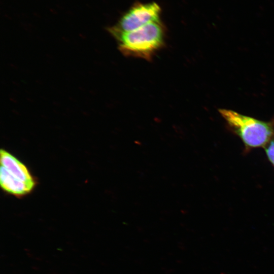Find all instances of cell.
Listing matches in <instances>:
<instances>
[{
  "instance_id": "6da1fadb",
  "label": "cell",
  "mask_w": 274,
  "mask_h": 274,
  "mask_svg": "<svg viewBox=\"0 0 274 274\" xmlns=\"http://www.w3.org/2000/svg\"><path fill=\"white\" fill-rule=\"evenodd\" d=\"M164 35L162 24L155 21L115 38L119 49L124 55L150 60L163 46Z\"/></svg>"
},
{
  "instance_id": "7a4b0ae2",
  "label": "cell",
  "mask_w": 274,
  "mask_h": 274,
  "mask_svg": "<svg viewBox=\"0 0 274 274\" xmlns=\"http://www.w3.org/2000/svg\"><path fill=\"white\" fill-rule=\"evenodd\" d=\"M219 112L248 149L265 146L274 136L273 121H261L228 109H220Z\"/></svg>"
},
{
  "instance_id": "3957f363",
  "label": "cell",
  "mask_w": 274,
  "mask_h": 274,
  "mask_svg": "<svg viewBox=\"0 0 274 274\" xmlns=\"http://www.w3.org/2000/svg\"><path fill=\"white\" fill-rule=\"evenodd\" d=\"M161 9L155 3H140L132 6L110 28L116 38L120 35L138 29L150 23L159 21Z\"/></svg>"
},
{
  "instance_id": "277c9868",
  "label": "cell",
  "mask_w": 274,
  "mask_h": 274,
  "mask_svg": "<svg viewBox=\"0 0 274 274\" xmlns=\"http://www.w3.org/2000/svg\"><path fill=\"white\" fill-rule=\"evenodd\" d=\"M1 164L16 178L27 183L36 184L26 166L11 154L3 149L1 151Z\"/></svg>"
},
{
  "instance_id": "5b68a950",
  "label": "cell",
  "mask_w": 274,
  "mask_h": 274,
  "mask_svg": "<svg viewBox=\"0 0 274 274\" xmlns=\"http://www.w3.org/2000/svg\"><path fill=\"white\" fill-rule=\"evenodd\" d=\"M0 183L3 189L17 196H23L30 192L35 185L16 178L2 165L0 170Z\"/></svg>"
},
{
  "instance_id": "8992f818",
  "label": "cell",
  "mask_w": 274,
  "mask_h": 274,
  "mask_svg": "<svg viewBox=\"0 0 274 274\" xmlns=\"http://www.w3.org/2000/svg\"><path fill=\"white\" fill-rule=\"evenodd\" d=\"M265 150L268 160L274 166V141H271L269 143V145L265 148Z\"/></svg>"
}]
</instances>
